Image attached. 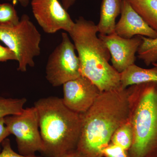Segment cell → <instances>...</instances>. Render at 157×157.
I'll return each instance as SVG.
<instances>
[{"mask_svg":"<svg viewBox=\"0 0 157 157\" xmlns=\"http://www.w3.org/2000/svg\"><path fill=\"white\" fill-rule=\"evenodd\" d=\"M128 88L103 91L91 107L81 114L82 127L76 149L88 157L103 156L114 132L129 120Z\"/></svg>","mask_w":157,"mask_h":157,"instance_id":"obj_1","label":"cell"},{"mask_svg":"<svg viewBox=\"0 0 157 157\" xmlns=\"http://www.w3.org/2000/svg\"><path fill=\"white\" fill-rule=\"evenodd\" d=\"M39 117L43 145L42 154L55 157L77 149L82 127V115L70 110L57 97L42 98L34 103Z\"/></svg>","mask_w":157,"mask_h":157,"instance_id":"obj_2","label":"cell"},{"mask_svg":"<svg viewBox=\"0 0 157 157\" xmlns=\"http://www.w3.org/2000/svg\"><path fill=\"white\" fill-rule=\"evenodd\" d=\"M98 32L94 23L79 17L68 33L78 53L81 76L102 92L120 87V73L109 63L110 53L97 36Z\"/></svg>","mask_w":157,"mask_h":157,"instance_id":"obj_3","label":"cell"},{"mask_svg":"<svg viewBox=\"0 0 157 157\" xmlns=\"http://www.w3.org/2000/svg\"><path fill=\"white\" fill-rule=\"evenodd\" d=\"M133 142L129 157H157V82L128 88Z\"/></svg>","mask_w":157,"mask_h":157,"instance_id":"obj_4","label":"cell"},{"mask_svg":"<svg viewBox=\"0 0 157 157\" xmlns=\"http://www.w3.org/2000/svg\"><path fill=\"white\" fill-rule=\"evenodd\" d=\"M0 40L16 54L18 71L25 72L28 66L35 67L34 59L41 53V35L28 15H22L14 27H0Z\"/></svg>","mask_w":157,"mask_h":157,"instance_id":"obj_5","label":"cell"},{"mask_svg":"<svg viewBox=\"0 0 157 157\" xmlns=\"http://www.w3.org/2000/svg\"><path fill=\"white\" fill-rule=\"evenodd\" d=\"M4 121L11 135L15 137L20 154L34 155L37 152L42 154L44 145L36 107L24 108L20 114L6 116Z\"/></svg>","mask_w":157,"mask_h":157,"instance_id":"obj_6","label":"cell"},{"mask_svg":"<svg viewBox=\"0 0 157 157\" xmlns=\"http://www.w3.org/2000/svg\"><path fill=\"white\" fill-rule=\"evenodd\" d=\"M75 50L67 33H62L61 42L48 57L45 68V77L54 87L81 76L80 61Z\"/></svg>","mask_w":157,"mask_h":157,"instance_id":"obj_7","label":"cell"},{"mask_svg":"<svg viewBox=\"0 0 157 157\" xmlns=\"http://www.w3.org/2000/svg\"><path fill=\"white\" fill-rule=\"evenodd\" d=\"M31 4L34 17L46 33H68L73 28L75 22L59 0H32Z\"/></svg>","mask_w":157,"mask_h":157,"instance_id":"obj_8","label":"cell"},{"mask_svg":"<svg viewBox=\"0 0 157 157\" xmlns=\"http://www.w3.org/2000/svg\"><path fill=\"white\" fill-rule=\"evenodd\" d=\"M63 86V103L70 110L80 114L88 110L101 93L97 86L82 76Z\"/></svg>","mask_w":157,"mask_h":157,"instance_id":"obj_9","label":"cell"},{"mask_svg":"<svg viewBox=\"0 0 157 157\" xmlns=\"http://www.w3.org/2000/svg\"><path fill=\"white\" fill-rule=\"evenodd\" d=\"M98 37L109 50L112 66L119 73L135 64V54L142 42L141 36L125 39L114 33L109 35L100 34Z\"/></svg>","mask_w":157,"mask_h":157,"instance_id":"obj_10","label":"cell"},{"mask_svg":"<svg viewBox=\"0 0 157 157\" xmlns=\"http://www.w3.org/2000/svg\"><path fill=\"white\" fill-rule=\"evenodd\" d=\"M121 14L120 19L115 28V33L125 39H131L136 36L157 38V32L147 24L127 0H122Z\"/></svg>","mask_w":157,"mask_h":157,"instance_id":"obj_11","label":"cell"},{"mask_svg":"<svg viewBox=\"0 0 157 157\" xmlns=\"http://www.w3.org/2000/svg\"><path fill=\"white\" fill-rule=\"evenodd\" d=\"M122 0H103L101 15L97 25L98 32L101 35H109L115 33L116 19L121 14Z\"/></svg>","mask_w":157,"mask_h":157,"instance_id":"obj_12","label":"cell"},{"mask_svg":"<svg viewBox=\"0 0 157 157\" xmlns=\"http://www.w3.org/2000/svg\"><path fill=\"white\" fill-rule=\"evenodd\" d=\"M120 82L123 89L146 82H157V67L144 69L135 64L131 65L120 73Z\"/></svg>","mask_w":157,"mask_h":157,"instance_id":"obj_13","label":"cell"},{"mask_svg":"<svg viewBox=\"0 0 157 157\" xmlns=\"http://www.w3.org/2000/svg\"><path fill=\"white\" fill-rule=\"evenodd\" d=\"M136 12L157 33V0H127Z\"/></svg>","mask_w":157,"mask_h":157,"instance_id":"obj_14","label":"cell"},{"mask_svg":"<svg viewBox=\"0 0 157 157\" xmlns=\"http://www.w3.org/2000/svg\"><path fill=\"white\" fill-rule=\"evenodd\" d=\"M142 42L137 51L138 57L148 66L157 62V37L154 39L141 36Z\"/></svg>","mask_w":157,"mask_h":157,"instance_id":"obj_15","label":"cell"},{"mask_svg":"<svg viewBox=\"0 0 157 157\" xmlns=\"http://www.w3.org/2000/svg\"><path fill=\"white\" fill-rule=\"evenodd\" d=\"M133 129L129 120L119 127L113 135L110 143L128 151L133 142Z\"/></svg>","mask_w":157,"mask_h":157,"instance_id":"obj_16","label":"cell"},{"mask_svg":"<svg viewBox=\"0 0 157 157\" xmlns=\"http://www.w3.org/2000/svg\"><path fill=\"white\" fill-rule=\"evenodd\" d=\"M25 98H7L0 96V118L20 114L26 103Z\"/></svg>","mask_w":157,"mask_h":157,"instance_id":"obj_17","label":"cell"},{"mask_svg":"<svg viewBox=\"0 0 157 157\" xmlns=\"http://www.w3.org/2000/svg\"><path fill=\"white\" fill-rule=\"evenodd\" d=\"M20 20L14 6L9 3L0 4V27H14Z\"/></svg>","mask_w":157,"mask_h":157,"instance_id":"obj_18","label":"cell"},{"mask_svg":"<svg viewBox=\"0 0 157 157\" xmlns=\"http://www.w3.org/2000/svg\"><path fill=\"white\" fill-rule=\"evenodd\" d=\"M104 157H129L128 151L110 143L103 151Z\"/></svg>","mask_w":157,"mask_h":157,"instance_id":"obj_19","label":"cell"},{"mask_svg":"<svg viewBox=\"0 0 157 157\" xmlns=\"http://www.w3.org/2000/svg\"><path fill=\"white\" fill-rule=\"evenodd\" d=\"M3 148L0 153V157H42L36 155L25 156L17 153L11 147V141L9 138H6L2 144Z\"/></svg>","mask_w":157,"mask_h":157,"instance_id":"obj_20","label":"cell"},{"mask_svg":"<svg viewBox=\"0 0 157 157\" xmlns=\"http://www.w3.org/2000/svg\"><path fill=\"white\" fill-rule=\"evenodd\" d=\"M17 60V57L13 51L8 47H4L0 45V62Z\"/></svg>","mask_w":157,"mask_h":157,"instance_id":"obj_21","label":"cell"},{"mask_svg":"<svg viewBox=\"0 0 157 157\" xmlns=\"http://www.w3.org/2000/svg\"><path fill=\"white\" fill-rule=\"evenodd\" d=\"M11 134L5 125L4 117L0 118V153L2 151L1 146L2 143Z\"/></svg>","mask_w":157,"mask_h":157,"instance_id":"obj_22","label":"cell"},{"mask_svg":"<svg viewBox=\"0 0 157 157\" xmlns=\"http://www.w3.org/2000/svg\"><path fill=\"white\" fill-rule=\"evenodd\" d=\"M55 157H88L77 149Z\"/></svg>","mask_w":157,"mask_h":157,"instance_id":"obj_23","label":"cell"},{"mask_svg":"<svg viewBox=\"0 0 157 157\" xmlns=\"http://www.w3.org/2000/svg\"><path fill=\"white\" fill-rule=\"evenodd\" d=\"M76 0H61V4L66 10L70 9L74 5Z\"/></svg>","mask_w":157,"mask_h":157,"instance_id":"obj_24","label":"cell"},{"mask_svg":"<svg viewBox=\"0 0 157 157\" xmlns=\"http://www.w3.org/2000/svg\"><path fill=\"white\" fill-rule=\"evenodd\" d=\"M7 1H11V0H7ZM17 1L21 5V6L24 7H26L27 6H28L30 2H31L32 0H15Z\"/></svg>","mask_w":157,"mask_h":157,"instance_id":"obj_25","label":"cell"},{"mask_svg":"<svg viewBox=\"0 0 157 157\" xmlns=\"http://www.w3.org/2000/svg\"><path fill=\"white\" fill-rule=\"evenodd\" d=\"M155 67H157V63H153L152 64Z\"/></svg>","mask_w":157,"mask_h":157,"instance_id":"obj_26","label":"cell"},{"mask_svg":"<svg viewBox=\"0 0 157 157\" xmlns=\"http://www.w3.org/2000/svg\"><path fill=\"white\" fill-rule=\"evenodd\" d=\"M104 157V156H101V157Z\"/></svg>","mask_w":157,"mask_h":157,"instance_id":"obj_27","label":"cell"}]
</instances>
